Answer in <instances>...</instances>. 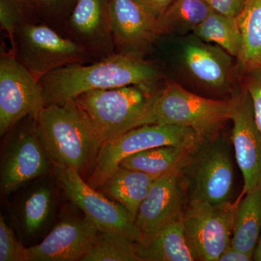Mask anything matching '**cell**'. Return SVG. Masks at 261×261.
Masks as SVG:
<instances>
[{
  "instance_id": "obj_5",
  "label": "cell",
  "mask_w": 261,
  "mask_h": 261,
  "mask_svg": "<svg viewBox=\"0 0 261 261\" xmlns=\"http://www.w3.org/2000/svg\"><path fill=\"white\" fill-rule=\"evenodd\" d=\"M10 53L37 80L53 70L95 62L80 46L44 23L15 29Z\"/></svg>"
},
{
  "instance_id": "obj_14",
  "label": "cell",
  "mask_w": 261,
  "mask_h": 261,
  "mask_svg": "<svg viewBox=\"0 0 261 261\" xmlns=\"http://www.w3.org/2000/svg\"><path fill=\"white\" fill-rule=\"evenodd\" d=\"M188 202L181 173L156 178L137 212L135 223L141 240L153 236L165 226L179 221Z\"/></svg>"
},
{
  "instance_id": "obj_30",
  "label": "cell",
  "mask_w": 261,
  "mask_h": 261,
  "mask_svg": "<svg viewBox=\"0 0 261 261\" xmlns=\"http://www.w3.org/2000/svg\"><path fill=\"white\" fill-rule=\"evenodd\" d=\"M245 72V87L251 97L255 121L261 132V66Z\"/></svg>"
},
{
  "instance_id": "obj_31",
  "label": "cell",
  "mask_w": 261,
  "mask_h": 261,
  "mask_svg": "<svg viewBox=\"0 0 261 261\" xmlns=\"http://www.w3.org/2000/svg\"><path fill=\"white\" fill-rule=\"evenodd\" d=\"M214 11L221 14L238 17L243 11L245 0H205Z\"/></svg>"
},
{
  "instance_id": "obj_26",
  "label": "cell",
  "mask_w": 261,
  "mask_h": 261,
  "mask_svg": "<svg viewBox=\"0 0 261 261\" xmlns=\"http://www.w3.org/2000/svg\"><path fill=\"white\" fill-rule=\"evenodd\" d=\"M42 23L37 0H0V27L10 42L18 27Z\"/></svg>"
},
{
  "instance_id": "obj_17",
  "label": "cell",
  "mask_w": 261,
  "mask_h": 261,
  "mask_svg": "<svg viewBox=\"0 0 261 261\" xmlns=\"http://www.w3.org/2000/svg\"><path fill=\"white\" fill-rule=\"evenodd\" d=\"M230 55L222 48L192 41L185 49V61L197 80L209 87L225 88L231 71Z\"/></svg>"
},
{
  "instance_id": "obj_20",
  "label": "cell",
  "mask_w": 261,
  "mask_h": 261,
  "mask_svg": "<svg viewBox=\"0 0 261 261\" xmlns=\"http://www.w3.org/2000/svg\"><path fill=\"white\" fill-rule=\"evenodd\" d=\"M193 149L171 145L154 147L130 154L119 166L155 178L162 177L181 172Z\"/></svg>"
},
{
  "instance_id": "obj_21",
  "label": "cell",
  "mask_w": 261,
  "mask_h": 261,
  "mask_svg": "<svg viewBox=\"0 0 261 261\" xmlns=\"http://www.w3.org/2000/svg\"><path fill=\"white\" fill-rule=\"evenodd\" d=\"M237 200L230 246L253 256L261 232V188Z\"/></svg>"
},
{
  "instance_id": "obj_7",
  "label": "cell",
  "mask_w": 261,
  "mask_h": 261,
  "mask_svg": "<svg viewBox=\"0 0 261 261\" xmlns=\"http://www.w3.org/2000/svg\"><path fill=\"white\" fill-rule=\"evenodd\" d=\"M188 202L221 204L230 201L233 168L230 147L219 135L205 139L192 151L181 170Z\"/></svg>"
},
{
  "instance_id": "obj_18",
  "label": "cell",
  "mask_w": 261,
  "mask_h": 261,
  "mask_svg": "<svg viewBox=\"0 0 261 261\" xmlns=\"http://www.w3.org/2000/svg\"><path fill=\"white\" fill-rule=\"evenodd\" d=\"M135 251L141 261H194L181 219L167 225L149 239L135 242Z\"/></svg>"
},
{
  "instance_id": "obj_25",
  "label": "cell",
  "mask_w": 261,
  "mask_h": 261,
  "mask_svg": "<svg viewBox=\"0 0 261 261\" xmlns=\"http://www.w3.org/2000/svg\"><path fill=\"white\" fill-rule=\"evenodd\" d=\"M81 261H141L135 241L124 233L99 230Z\"/></svg>"
},
{
  "instance_id": "obj_13",
  "label": "cell",
  "mask_w": 261,
  "mask_h": 261,
  "mask_svg": "<svg viewBox=\"0 0 261 261\" xmlns=\"http://www.w3.org/2000/svg\"><path fill=\"white\" fill-rule=\"evenodd\" d=\"M112 0H77L63 35L96 61L116 53L111 24Z\"/></svg>"
},
{
  "instance_id": "obj_4",
  "label": "cell",
  "mask_w": 261,
  "mask_h": 261,
  "mask_svg": "<svg viewBox=\"0 0 261 261\" xmlns=\"http://www.w3.org/2000/svg\"><path fill=\"white\" fill-rule=\"evenodd\" d=\"M230 118V100L200 97L176 82H168L154 99L149 124L188 127L205 140L219 135L220 128Z\"/></svg>"
},
{
  "instance_id": "obj_6",
  "label": "cell",
  "mask_w": 261,
  "mask_h": 261,
  "mask_svg": "<svg viewBox=\"0 0 261 261\" xmlns=\"http://www.w3.org/2000/svg\"><path fill=\"white\" fill-rule=\"evenodd\" d=\"M188 127L168 124L143 125L102 144L87 178L97 189L130 154L161 146H177L193 149L203 140Z\"/></svg>"
},
{
  "instance_id": "obj_28",
  "label": "cell",
  "mask_w": 261,
  "mask_h": 261,
  "mask_svg": "<svg viewBox=\"0 0 261 261\" xmlns=\"http://www.w3.org/2000/svg\"><path fill=\"white\" fill-rule=\"evenodd\" d=\"M43 23L63 34L77 0H37Z\"/></svg>"
},
{
  "instance_id": "obj_10",
  "label": "cell",
  "mask_w": 261,
  "mask_h": 261,
  "mask_svg": "<svg viewBox=\"0 0 261 261\" xmlns=\"http://www.w3.org/2000/svg\"><path fill=\"white\" fill-rule=\"evenodd\" d=\"M45 107L42 86L8 51L0 55V135Z\"/></svg>"
},
{
  "instance_id": "obj_12",
  "label": "cell",
  "mask_w": 261,
  "mask_h": 261,
  "mask_svg": "<svg viewBox=\"0 0 261 261\" xmlns=\"http://www.w3.org/2000/svg\"><path fill=\"white\" fill-rule=\"evenodd\" d=\"M231 141L235 158L243 173V190L240 197L261 188V132L255 121L251 97L247 89L231 91Z\"/></svg>"
},
{
  "instance_id": "obj_3",
  "label": "cell",
  "mask_w": 261,
  "mask_h": 261,
  "mask_svg": "<svg viewBox=\"0 0 261 261\" xmlns=\"http://www.w3.org/2000/svg\"><path fill=\"white\" fill-rule=\"evenodd\" d=\"M161 83L89 91L74 99L106 142L149 124L152 105L163 87Z\"/></svg>"
},
{
  "instance_id": "obj_11",
  "label": "cell",
  "mask_w": 261,
  "mask_h": 261,
  "mask_svg": "<svg viewBox=\"0 0 261 261\" xmlns=\"http://www.w3.org/2000/svg\"><path fill=\"white\" fill-rule=\"evenodd\" d=\"M54 171L67 196L99 230L118 231L140 241V231L123 205L91 187L74 169L54 166Z\"/></svg>"
},
{
  "instance_id": "obj_24",
  "label": "cell",
  "mask_w": 261,
  "mask_h": 261,
  "mask_svg": "<svg viewBox=\"0 0 261 261\" xmlns=\"http://www.w3.org/2000/svg\"><path fill=\"white\" fill-rule=\"evenodd\" d=\"M237 19L243 36L239 61L246 71L261 66V0L247 2Z\"/></svg>"
},
{
  "instance_id": "obj_9",
  "label": "cell",
  "mask_w": 261,
  "mask_h": 261,
  "mask_svg": "<svg viewBox=\"0 0 261 261\" xmlns=\"http://www.w3.org/2000/svg\"><path fill=\"white\" fill-rule=\"evenodd\" d=\"M11 130L0 167V186L4 195L47 174L51 163L38 135L34 116L24 118Z\"/></svg>"
},
{
  "instance_id": "obj_19",
  "label": "cell",
  "mask_w": 261,
  "mask_h": 261,
  "mask_svg": "<svg viewBox=\"0 0 261 261\" xmlns=\"http://www.w3.org/2000/svg\"><path fill=\"white\" fill-rule=\"evenodd\" d=\"M155 178L119 166L96 190L123 205L135 221Z\"/></svg>"
},
{
  "instance_id": "obj_16",
  "label": "cell",
  "mask_w": 261,
  "mask_h": 261,
  "mask_svg": "<svg viewBox=\"0 0 261 261\" xmlns=\"http://www.w3.org/2000/svg\"><path fill=\"white\" fill-rule=\"evenodd\" d=\"M111 24L118 54L145 57L160 37L157 20L135 0H112Z\"/></svg>"
},
{
  "instance_id": "obj_35",
  "label": "cell",
  "mask_w": 261,
  "mask_h": 261,
  "mask_svg": "<svg viewBox=\"0 0 261 261\" xmlns=\"http://www.w3.org/2000/svg\"><path fill=\"white\" fill-rule=\"evenodd\" d=\"M250 1H252V0H245V2H246V3H247V2H250Z\"/></svg>"
},
{
  "instance_id": "obj_34",
  "label": "cell",
  "mask_w": 261,
  "mask_h": 261,
  "mask_svg": "<svg viewBox=\"0 0 261 261\" xmlns=\"http://www.w3.org/2000/svg\"><path fill=\"white\" fill-rule=\"evenodd\" d=\"M253 260L261 261V232L252 256Z\"/></svg>"
},
{
  "instance_id": "obj_27",
  "label": "cell",
  "mask_w": 261,
  "mask_h": 261,
  "mask_svg": "<svg viewBox=\"0 0 261 261\" xmlns=\"http://www.w3.org/2000/svg\"><path fill=\"white\" fill-rule=\"evenodd\" d=\"M53 206V194L47 186L37 187L24 200L21 211L24 231L36 234L48 219Z\"/></svg>"
},
{
  "instance_id": "obj_33",
  "label": "cell",
  "mask_w": 261,
  "mask_h": 261,
  "mask_svg": "<svg viewBox=\"0 0 261 261\" xmlns=\"http://www.w3.org/2000/svg\"><path fill=\"white\" fill-rule=\"evenodd\" d=\"M253 260L252 256L229 246L220 257L219 261H250Z\"/></svg>"
},
{
  "instance_id": "obj_2",
  "label": "cell",
  "mask_w": 261,
  "mask_h": 261,
  "mask_svg": "<svg viewBox=\"0 0 261 261\" xmlns=\"http://www.w3.org/2000/svg\"><path fill=\"white\" fill-rule=\"evenodd\" d=\"M34 118L53 166L72 168L82 176L90 171L104 142L75 99L45 106Z\"/></svg>"
},
{
  "instance_id": "obj_22",
  "label": "cell",
  "mask_w": 261,
  "mask_h": 261,
  "mask_svg": "<svg viewBox=\"0 0 261 261\" xmlns=\"http://www.w3.org/2000/svg\"><path fill=\"white\" fill-rule=\"evenodd\" d=\"M213 11L205 0H174L157 19L159 35L193 32Z\"/></svg>"
},
{
  "instance_id": "obj_1",
  "label": "cell",
  "mask_w": 261,
  "mask_h": 261,
  "mask_svg": "<svg viewBox=\"0 0 261 261\" xmlns=\"http://www.w3.org/2000/svg\"><path fill=\"white\" fill-rule=\"evenodd\" d=\"M164 77L159 61L138 55L115 53L88 64L58 68L42 76L39 82L47 106L63 104L89 91L159 84Z\"/></svg>"
},
{
  "instance_id": "obj_32",
  "label": "cell",
  "mask_w": 261,
  "mask_h": 261,
  "mask_svg": "<svg viewBox=\"0 0 261 261\" xmlns=\"http://www.w3.org/2000/svg\"><path fill=\"white\" fill-rule=\"evenodd\" d=\"M149 15L156 19L159 18L168 9L174 0H135Z\"/></svg>"
},
{
  "instance_id": "obj_23",
  "label": "cell",
  "mask_w": 261,
  "mask_h": 261,
  "mask_svg": "<svg viewBox=\"0 0 261 261\" xmlns=\"http://www.w3.org/2000/svg\"><path fill=\"white\" fill-rule=\"evenodd\" d=\"M194 34L206 42H214L231 56L240 58L243 36L237 17L213 11L193 31Z\"/></svg>"
},
{
  "instance_id": "obj_29",
  "label": "cell",
  "mask_w": 261,
  "mask_h": 261,
  "mask_svg": "<svg viewBox=\"0 0 261 261\" xmlns=\"http://www.w3.org/2000/svg\"><path fill=\"white\" fill-rule=\"evenodd\" d=\"M25 247L0 216V261H25Z\"/></svg>"
},
{
  "instance_id": "obj_15",
  "label": "cell",
  "mask_w": 261,
  "mask_h": 261,
  "mask_svg": "<svg viewBox=\"0 0 261 261\" xmlns=\"http://www.w3.org/2000/svg\"><path fill=\"white\" fill-rule=\"evenodd\" d=\"M98 231L85 216L62 220L42 243L25 247V261H81Z\"/></svg>"
},
{
  "instance_id": "obj_8",
  "label": "cell",
  "mask_w": 261,
  "mask_h": 261,
  "mask_svg": "<svg viewBox=\"0 0 261 261\" xmlns=\"http://www.w3.org/2000/svg\"><path fill=\"white\" fill-rule=\"evenodd\" d=\"M237 205L238 200L221 204L199 200L187 202L181 224L196 260L219 261L230 246Z\"/></svg>"
}]
</instances>
